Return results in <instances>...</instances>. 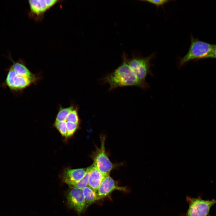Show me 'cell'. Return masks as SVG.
Listing matches in <instances>:
<instances>
[{
    "label": "cell",
    "mask_w": 216,
    "mask_h": 216,
    "mask_svg": "<svg viewBox=\"0 0 216 216\" xmlns=\"http://www.w3.org/2000/svg\"><path fill=\"white\" fill-rule=\"evenodd\" d=\"M59 2L57 0H29V16L36 20H40L47 10Z\"/></svg>",
    "instance_id": "obj_7"
},
{
    "label": "cell",
    "mask_w": 216,
    "mask_h": 216,
    "mask_svg": "<svg viewBox=\"0 0 216 216\" xmlns=\"http://www.w3.org/2000/svg\"><path fill=\"white\" fill-rule=\"evenodd\" d=\"M127 59L124 57L122 64L112 72L103 77L102 82L110 85V91L118 87L135 86L143 89L148 87V84H144L137 79L129 66Z\"/></svg>",
    "instance_id": "obj_1"
},
{
    "label": "cell",
    "mask_w": 216,
    "mask_h": 216,
    "mask_svg": "<svg viewBox=\"0 0 216 216\" xmlns=\"http://www.w3.org/2000/svg\"><path fill=\"white\" fill-rule=\"evenodd\" d=\"M7 57L12 63L10 66L17 73L22 76L36 81L35 76L27 68L23 60L19 59L17 61H14L10 54Z\"/></svg>",
    "instance_id": "obj_10"
},
{
    "label": "cell",
    "mask_w": 216,
    "mask_h": 216,
    "mask_svg": "<svg viewBox=\"0 0 216 216\" xmlns=\"http://www.w3.org/2000/svg\"><path fill=\"white\" fill-rule=\"evenodd\" d=\"M186 201L188 208L185 216H212L211 209L216 204V199L204 200L200 195L194 198L187 196Z\"/></svg>",
    "instance_id": "obj_3"
},
{
    "label": "cell",
    "mask_w": 216,
    "mask_h": 216,
    "mask_svg": "<svg viewBox=\"0 0 216 216\" xmlns=\"http://www.w3.org/2000/svg\"><path fill=\"white\" fill-rule=\"evenodd\" d=\"M143 1L152 4L156 6L157 8H158L160 6L163 7L165 4L170 1V0H143Z\"/></svg>",
    "instance_id": "obj_19"
},
{
    "label": "cell",
    "mask_w": 216,
    "mask_h": 216,
    "mask_svg": "<svg viewBox=\"0 0 216 216\" xmlns=\"http://www.w3.org/2000/svg\"><path fill=\"white\" fill-rule=\"evenodd\" d=\"M86 168L65 169L62 173L63 180L67 181H76L82 178L86 171Z\"/></svg>",
    "instance_id": "obj_12"
},
{
    "label": "cell",
    "mask_w": 216,
    "mask_h": 216,
    "mask_svg": "<svg viewBox=\"0 0 216 216\" xmlns=\"http://www.w3.org/2000/svg\"><path fill=\"white\" fill-rule=\"evenodd\" d=\"M154 56L153 54L146 57H134L127 60L128 64L138 80L144 84L146 76L151 73L150 61Z\"/></svg>",
    "instance_id": "obj_5"
},
{
    "label": "cell",
    "mask_w": 216,
    "mask_h": 216,
    "mask_svg": "<svg viewBox=\"0 0 216 216\" xmlns=\"http://www.w3.org/2000/svg\"><path fill=\"white\" fill-rule=\"evenodd\" d=\"M93 165L104 176L110 174L113 168V165L106 153L104 137L102 139L100 147L98 149L94 157Z\"/></svg>",
    "instance_id": "obj_6"
},
{
    "label": "cell",
    "mask_w": 216,
    "mask_h": 216,
    "mask_svg": "<svg viewBox=\"0 0 216 216\" xmlns=\"http://www.w3.org/2000/svg\"><path fill=\"white\" fill-rule=\"evenodd\" d=\"M54 125L62 136L67 138V127L66 121L55 122Z\"/></svg>",
    "instance_id": "obj_17"
},
{
    "label": "cell",
    "mask_w": 216,
    "mask_h": 216,
    "mask_svg": "<svg viewBox=\"0 0 216 216\" xmlns=\"http://www.w3.org/2000/svg\"><path fill=\"white\" fill-rule=\"evenodd\" d=\"M66 121L79 124L80 120L78 116L77 107H74L67 116Z\"/></svg>",
    "instance_id": "obj_16"
},
{
    "label": "cell",
    "mask_w": 216,
    "mask_h": 216,
    "mask_svg": "<svg viewBox=\"0 0 216 216\" xmlns=\"http://www.w3.org/2000/svg\"><path fill=\"white\" fill-rule=\"evenodd\" d=\"M92 166L87 168L84 176L80 180L76 181H67L65 182L71 188L82 189L88 186V178Z\"/></svg>",
    "instance_id": "obj_13"
},
{
    "label": "cell",
    "mask_w": 216,
    "mask_h": 216,
    "mask_svg": "<svg viewBox=\"0 0 216 216\" xmlns=\"http://www.w3.org/2000/svg\"><path fill=\"white\" fill-rule=\"evenodd\" d=\"M74 106L71 105L66 108L60 107L56 116L55 122L66 121L67 116Z\"/></svg>",
    "instance_id": "obj_15"
},
{
    "label": "cell",
    "mask_w": 216,
    "mask_h": 216,
    "mask_svg": "<svg viewBox=\"0 0 216 216\" xmlns=\"http://www.w3.org/2000/svg\"><path fill=\"white\" fill-rule=\"evenodd\" d=\"M92 166L88 178V186L96 192L105 176L93 164Z\"/></svg>",
    "instance_id": "obj_11"
},
{
    "label": "cell",
    "mask_w": 216,
    "mask_h": 216,
    "mask_svg": "<svg viewBox=\"0 0 216 216\" xmlns=\"http://www.w3.org/2000/svg\"><path fill=\"white\" fill-rule=\"evenodd\" d=\"M6 76L2 86L8 88L13 93L21 91L35 82L31 79L21 76L10 66L6 69Z\"/></svg>",
    "instance_id": "obj_4"
},
{
    "label": "cell",
    "mask_w": 216,
    "mask_h": 216,
    "mask_svg": "<svg viewBox=\"0 0 216 216\" xmlns=\"http://www.w3.org/2000/svg\"><path fill=\"white\" fill-rule=\"evenodd\" d=\"M191 43L187 54L181 58L179 65L181 66L193 60H198L208 58L211 53L214 44L194 38L190 36Z\"/></svg>",
    "instance_id": "obj_2"
},
{
    "label": "cell",
    "mask_w": 216,
    "mask_h": 216,
    "mask_svg": "<svg viewBox=\"0 0 216 216\" xmlns=\"http://www.w3.org/2000/svg\"><path fill=\"white\" fill-rule=\"evenodd\" d=\"M67 127V138L72 136L79 127V124L74 123L66 122Z\"/></svg>",
    "instance_id": "obj_18"
},
{
    "label": "cell",
    "mask_w": 216,
    "mask_h": 216,
    "mask_svg": "<svg viewBox=\"0 0 216 216\" xmlns=\"http://www.w3.org/2000/svg\"><path fill=\"white\" fill-rule=\"evenodd\" d=\"M67 200L70 207L74 209L78 213L82 212L86 206L82 189L71 188L68 194Z\"/></svg>",
    "instance_id": "obj_8"
},
{
    "label": "cell",
    "mask_w": 216,
    "mask_h": 216,
    "mask_svg": "<svg viewBox=\"0 0 216 216\" xmlns=\"http://www.w3.org/2000/svg\"><path fill=\"white\" fill-rule=\"evenodd\" d=\"M208 58L216 59V44H214V48Z\"/></svg>",
    "instance_id": "obj_20"
},
{
    "label": "cell",
    "mask_w": 216,
    "mask_h": 216,
    "mask_svg": "<svg viewBox=\"0 0 216 216\" xmlns=\"http://www.w3.org/2000/svg\"><path fill=\"white\" fill-rule=\"evenodd\" d=\"M84 196L86 206L89 205L100 200L96 192L87 186L82 189Z\"/></svg>",
    "instance_id": "obj_14"
},
{
    "label": "cell",
    "mask_w": 216,
    "mask_h": 216,
    "mask_svg": "<svg viewBox=\"0 0 216 216\" xmlns=\"http://www.w3.org/2000/svg\"><path fill=\"white\" fill-rule=\"evenodd\" d=\"M115 190H124V188L117 186L109 174L105 176L100 185L96 193L100 199L108 195Z\"/></svg>",
    "instance_id": "obj_9"
}]
</instances>
